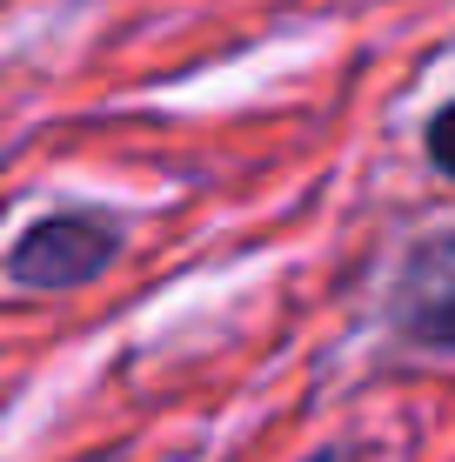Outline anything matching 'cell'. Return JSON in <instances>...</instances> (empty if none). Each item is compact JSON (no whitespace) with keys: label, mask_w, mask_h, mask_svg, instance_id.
<instances>
[{"label":"cell","mask_w":455,"mask_h":462,"mask_svg":"<svg viewBox=\"0 0 455 462\" xmlns=\"http://www.w3.org/2000/svg\"><path fill=\"white\" fill-rule=\"evenodd\" d=\"M121 221L94 215V208H60V215H41L34 228L14 242L7 254V275L14 289H87V282H101L107 268L121 262Z\"/></svg>","instance_id":"6da1fadb"},{"label":"cell","mask_w":455,"mask_h":462,"mask_svg":"<svg viewBox=\"0 0 455 462\" xmlns=\"http://www.w3.org/2000/svg\"><path fill=\"white\" fill-rule=\"evenodd\" d=\"M388 328L422 356H455V228H435L402 254L388 282Z\"/></svg>","instance_id":"7a4b0ae2"},{"label":"cell","mask_w":455,"mask_h":462,"mask_svg":"<svg viewBox=\"0 0 455 462\" xmlns=\"http://www.w3.org/2000/svg\"><path fill=\"white\" fill-rule=\"evenodd\" d=\"M422 148H429V162L455 181V101H442L429 115V127H422Z\"/></svg>","instance_id":"3957f363"},{"label":"cell","mask_w":455,"mask_h":462,"mask_svg":"<svg viewBox=\"0 0 455 462\" xmlns=\"http://www.w3.org/2000/svg\"><path fill=\"white\" fill-rule=\"evenodd\" d=\"M302 462H349V449H315V456H302Z\"/></svg>","instance_id":"277c9868"}]
</instances>
